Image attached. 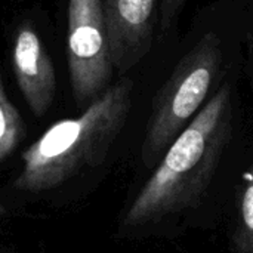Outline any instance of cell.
<instances>
[{"label": "cell", "mask_w": 253, "mask_h": 253, "mask_svg": "<svg viewBox=\"0 0 253 253\" xmlns=\"http://www.w3.org/2000/svg\"><path fill=\"white\" fill-rule=\"evenodd\" d=\"M233 130V90L222 84L178 135L122 219L125 230L196 208L208 191Z\"/></svg>", "instance_id": "6da1fadb"}, {"label": "cell", "mask_w": 253, "mask_h": 253, "mask_svg": "<svg viewBox=\"0 0 253 253\" xmlns=\"http://www.w3.org/2000/svg\"><path fill=\"white\" fill-rule=\"evenodd\" d=\"M133 86L132 79L123 77L80 116L50 126L22 154L15 188L25 193L47 191L102 165L127 120Z\"/></svg>", "instance_id": "7a4b0ae2"}, {"label": "cell", "mask_w": 253, "mask_h": 253, "mask_svg": "<svg viewBox=\"0 0 253 253\" xmlns=\"http://www.w3.org/2000/svg\"><path fill=\"white\" fill-rule=\"evenodd\" d=\"M224 64L222 43L218 34L209 31L176 62L165 84L153 99L141 159L151 169L190 125L218 80Z\"/></svg>", "instance_id": "3957f363"}, {"label": "cell", "mask_w": 253, "mask_h": 253, "mask_svg": "<svg viewBox=\"0 0 253 253\" xmlns=\"http://www.w3.org/2000/svg\"><path fill=\"white\" fill-rule=\"evenodd\" d=\"M67 62L79 107L89 105L111 86L114 67L102 0H68Z\"/></svg>", "instance_id": "277c9868"}, {"label": "cell", "mask_w": 253, "mask_h": 253, "mask_svg": "<svg viewBox=\"0 0 253 253\" xmlns=\"http://www.w3.org/2000/svg\"><path fill=\"white\" fill-rule=\"evenodd\" d=\"M102 7L111 62L123 76L151 50L159 21L157 0H102Z\"/></svg>", "instance_id": "5b68a950"}, {"label": "cell", "mask_w": 253, "mask_h": 253, "mask_svg": "<svg viewBox=\"0 0 253 253\" xmlns=\"http://www.w3.org/2000/svg\"><path fill=\"white\" fill-rule=\"evenodd\" d=\"M12 65L27 105L37 117H42L55 98L56 77L47 49L31 24H21L16 30Z\"/></svg>", "instance_id": "8992f818"}, {"label": "cell", "mask_w": 253, "mask_h": 253, "mask_svg": "<svg viewBox=\"0 0 253 253\" xmlns=\"http://www.w3.org/2000/svg\"><path fill=\"white\" fill-rule=\"evenodd\" d=\"M233 246L236 253H253V168L240 188Z\"/></svg>", "instance_id": "52a82bcc"}, {"label": "cell", "mask_w": 253, "mask_h": 253, "mask_svg": "<svg viewBox=\"0 0 253 253\" xmlns=\"http://www.w3.org/2000/svg\"><path fill=\"white\" fill-rule=\"evenodd\" d=\"M24 136V122L15 105L9 101L0 76V163L18 147Z\"/></svg>", "instance_id": "ba28073f"}, {"label": "cell", "mask_w": 253, "mask_h": 253, "mask_svg": "<svg viewBox=\"0 0 253 253\" xmlns=\"http://www.w3.org/2000/svg\"><path fill=\"white\" fill-rule=\"evenodd\" d=\"M190 0H160L159 4V28H160V34H166L168 31H170L178 19V16L181 15V12L184 10V7L187 6Z\"/></svg>", "instance_id": "9c48e42d"}, {"label": "cell", "mask_w": 253, "mask_h": 253, "mask_svg": "<svg viewBox=\"0 0 253 253\" xmlns=\"http://www.w3.org/2000/svg\"><path fill=\"white\" fill-rule=\"evenodd\" d=\"M3 213H4V208H3V206L0 205V216H1Z\"/></svg>", "instance_id": "30bf717a"}]
</instances>
